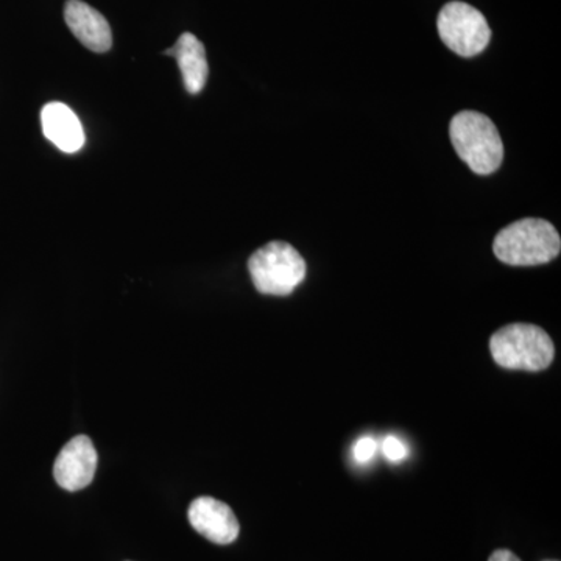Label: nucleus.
<instances>
[{
	"mask_svg": "<svg viewBox=\"0 0 561 561\" xmlns=\"http://www.w3.org/2000/svg\"><path fill=\"white\" fill-rule=\"evenodd\" d=\"M561 239L552 224L541 219L513 221L497 232L493 251L497 260L515 267L548 264L559 256Z\"/></svg>",
	"mask_w": 561,
	"mask_h": 561,
	"instance_id": "f257e3e1",
	"label": "nucleus"
},
{
	"mask_svg": "<svg viewBox=\"0 0 561 561\" xmlns=\"http://www.w3.org/2000/svg\"><path fill=\"white\" fill-rule=\"evenodd\" d=\"M449 136L460 160L479 175H490L501 168L504 160L496 125L478 111H460L453 117Z\"/></svg>",
	"mask_w": 561,
	"mask_h": 561,
	"instance_id": "f03ea898",
	"label": "nucleus"
},
{
	"mask_svg": "<svg viewBox=\"0 0 561 561\" xmlns=\"http://www.w3.org/2000/svg\"><path fill=\"white\" fill-rule=\"evenodd\" d=\"M490 353L507 370L542 371L552 364L556 346L537 324L512 323L491 335Z\"/></svg>",
	"mask_w": 561,
	"mask_h": 561,
	"instance_id": "7ed1b4c3",
	"label": "nucleus"
},
{
	"mask_svg": "<svg viewBox=\"0 0 561 561\" xmlns=\"http://www.w3.org/2000/svg\"><path fill=\"white\" fill-rule=\"evenodd\" d=\"M249 271L257 291L287 297L305 280L308 265L290 243L275 241L253 253Z\"/></svg>",
	"mask_w": 561,
	"mask_h": 561,
	"instance_id": "20e7f679",
	"label": "nucleus"
},
{
	"mask_svg": "<svg viewBox=\"0 0 561 561\" xmlns=\"http://www.w3.org/2000/svg\"><path fill=\"white\" fill-rule=\"evenodd\" d=\"M438 35L457 55L476 57L489 46L491 31L481 11L465 2H449L437 20Z\"/></svg>",
	"mask_w": 561,
	"mask_h": 561,
	"instance_id": "39448f33",
	"label": "nucleus"
},
{
	"mask_svg": "<svg viewBox=\"0 0 561 561\" xmlns=\"http://www.w3.org/2000/svg\"><path fill=\"white\" fill-rule=\"evenodd\" d=\"M98 470V451L87 435H77L62 446L54 465L55 481L66 491L87 489Z\"/></svg>",
	"mask_w": 561,
	"mask_h": 561,
	"instance_id": "423d86ee",
	"label": "nucleus"
},
{
	"mask_svg": "<svg viewBox=\"0 0 561 561\" xmlns=\"http://www.w3.org/2000/svg\"><path fill=\"white\" fill-rule=\"evenodd\" d=\"M187 516L191 526L206 540L221 546L238 540L241 526L230 505L225 502L209 496L197 497L192 502Z\"/></svg>",
	"mask_w": 561,
	"mask_h": 561,
	"instance_id": "0eeeda50",
	"label": "nucleus"
},
{
	"mask_svg": "<svg viewBox=\"0 0 561 561\" xmlns=\"http://www.w3.org/2000/svg\"><path fill=\"white\" fill-rule=\"evenodd\" d=\"M66 24L87 49L103 54L113 46L108 21L98 10L81 0H68L65 7Z\"/></svg>",
	"mask_w": 561,
	"mask_h": 561,
	"instance_id": "6e6552de",
	"label": "nucleus"
},
{
	"mask_svg": "<svg viewBox=\"0 0 561 561\" xmlns=\"http://www.w3.org/2000/svg\"><path fill=\"white\" fill-rule=\"evenodd\" d=\"M44 136L65 153H76L84 146V131L79 117L68 105L49 103L41 111Z\"/></svg>",
	"mask_w": 561,
	"mask_h": 561,
	"instance_id": "1a4fd4ad",
	"label": "nucleus"
},
{
	"mask_svg": "<svg viewBox=\"0 0 561 561\" xmlns=\"http://www.w3.org/2000/svg\"><path fill=\"white\" fill-rule=\"evenodd\" d=\"M169 57L175 58L183 73L184 87L191 94H198L208 80V60H206L205 46L192 33H183L175 46L164 51Z\"/></svg>",
	"mask_w": 561,
	"mask_h": 561,
	"instance_id": "9d476101",
	"label": "nucleus"
},
{
	"mask_svg": "<svg viewBox=\"0 0 561 561\" xmlns=\"http://www.w3.org/2000/svg\"><path fill=\"white\" fill-rule=\"evenodd\" d=\"M382 454L390 461L398 463V461L404 460L409 456V448L400 438L389 435V437L383 438Z\"/></svg>",
	"mask_w": 561,
	"mask_h": 561,
	"instance_id": "9b49d317",
	"label": "nucleus"
},
{
	"mask_svg": "<svg viewBox=\"0 0 561 561\" xmlns=\"http://www.w3.org/2000/svg\"><path fill=\"white\" fill-rule=\"evenodd\" d=\"M376 451H378V442L373 437H362L354 445V459L359 461V463H367V461L373 459Z\"/></svg>",
	"mask_w": 561,
	"mask_h": 561,
	"instance_id": "f8f14e48",
	"label": "nucleus"
},
{
	"mask_svg": "<svg viewBox=\"0 0 561 561\" xmlns=\"http://www.w3.org/2000/svg\"><path fill=\"white\" fill-rule=\"evenodd\" d=\"M489 561H522L508 549H500V551L491 553Z\"/></svg>",
	"mask_w": 561,
	"mask_h": 561,
	"instance_id": "ddd939ff",
	"label": "nucleus"
},
{
	"mask_svg": "<svg viewBox=\"0 0 561 561\" xmlns=\"http://www.w3.org/2000/svg\"><path fill=\"white\" fill-rule=\"evenodd\" d=\"M546 561H556V560H546Z\"/></svg>",
	"mask_w": 561,
	"mask_h": 561,
	"instance_id": "4468645a",
	"label": "nucleus"
}]
</instances>
